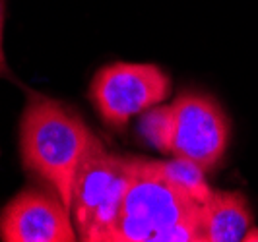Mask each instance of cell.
Returning <instances> with one entry per match:
<instances>
[{
  "mask_svg": "<svg viewBox=\"0 0 258 242\" xmlns=\"http://www.w3.org/2000/svg\"><path fill=\"white\" fill-rule=\"evenodd\" d=\"M109 242H204L200 205L186 192L136 165Z\"/></svg>",
  "mask_w": 258,
  "mask_h": 242,
  "instance_id": "7a4b0ae2",
  "label": "cell"
},
{
  "mask_svg": "<svg viewBox=\"0 0 258 242\" xmlns=\"http://www.w3.org/2000/svg\"><path fill=\"white\" fill-rule=\"evenodd\" d=\"M245 240L246 242H258V229H256V227H252V229L246 232Z\"/></svg>",
  "mask_w": 258,
  "mask_h": 242,
  "instance_id": "8fae6325",
  "label": "cell"
},
{
  "mask_svg": "<svg viewBox=\"0 0 258 242\" xmlns=\"http://www.w3.org/2000/svg\"><path fill=\"white\" fill-rule=\"evenodd\" d=\"M138 134L142 140L155 147L157 151L171 153V140H173V107H152L142 113Z\"/></svg>",
  "mask_w": 258,
  "mask_h": 242,
  "instance_id": "9c48e42d",
  "label": "cell"
},
{
  "mask_svg": "<svg viewBox=\"0 0 258 242\" xmlns=\"http://www.w3.org/2000/svg\"><path fill=\"white\" fill-rule=\"evenodd\" d=\"M2 35H4V0H0V76L12 77L10 70H8V64H6V56H4Z\"/></svg>",
  "mask_w": 258,
  "mask_h": 242,
  "instance_id": "30bf717a",
  "label": "cell"
},
{
  "mask_svg": "<svg viewBox=\"0 0 258 242\" xmlns=\"http://www.w3.org/2000/svg\"><path fill=\"white\" fill-rule=\"evenodd\" d=\"M171 77L155 64L115 62L101 68L90 86L91 103L107 126L124 128L132 116L163 103Z\"/></svg>",
  "mask_w": 258,
  "mask_h": 242,
  "instance_id": "277c9868",
  "label": "cell"
},
{
  "mask_svg": "<svg viewBox=\"0 0 258 242\" xmlns=\"http://www.w3.org/2000/svg\"><path fill=\"white\" fill-rule=\"evenodd\" d=\"M91 130L64 103L51 97L29 99L20 120V155L26 171L51 186L70 209L80 161Z\"/></svg>",
  "mask_w": 258,
  "mask_h": 242,
  "instance_id": "6da1fadb",
  "label": "cell"
},
{
  "mask_svg": "<svg viewBox=\"0 0 258 242\" xmlns=\"http://www.w3.org/2000/svg\"><path fill=\"white\" fill-rule=\"evenodd\" d=\"M254 217L246 198L237 190H214L204 205L202 240L204 242H239L245 240L252 229Z\"/></svg>",
  "mask_w": 258,
  "mask_h": 242,
  "instance_id": "52a82bcc",
  "label": "cell"
},
{
  "mask_svg": "<svg viewBox=\"0 0 258 242\" xmlns=\"http://www.w3.org/2000/svg\"><path fill=\"white\" fill-rule=\"evenodd\" d=\"M130 179L128 157L107 151L99 138L93 136L72 186L70 213L80 240L109 242Z\"/></svg>",
  "mask_w": 258,
  "mask_h": 242,
  "instance_id": "3957f363",
  "label": "cell"
},
{
  "mask_svg": "<svg viewBox=\"0 0 258 242\" xmlns=\"http://www.w3.org/2000/svg\"><path fill=\"white\" fill-rule=\"evenodd\" d=\"M171 155L212 171L229 143V120L221 107L204 93H182L173 101Z\"/></svg>",
  "mask_w": 258,
  "mask_h": 242,
  "instance_id": "5b68a950",
  "label": "cell"
},
{
  "mask_svg": "<svg viewBox=\"0 0 258 242\" xmlns=\"http://www.w3.org/2000/svg\"><path fill=\"white\" fill-rule=\"evenodd\" d=\"M134 161L140 169L152 173L159 179L167 180L173 186L186 192L200 205H206L208 200L214 194L206 177H204L206 171L200 165H196L194 161L184 159V157L173 155V159H167V161H152V159H136L134 157Z\"/></svg>",
  "mask_w": 258,
  "mask_h": 242,
  "instance_id": "ba28073f",
  "label": "cell"
},
{
  "mask_svg": "<svg viewBox=\"0 0 258 242\" xmlns=\"http://www.w3.org/2000/svg\"><path fill=\"white\" fill-rule=\"evenodd\" d=\"M2 242H76L72 213L54 192L26 188L0 213Z\"/></svg>",
  "mask_w": 258,
  "mask_h": 242,
  "instance_id": "8992f818",
  "label": "cell"
}]
</instances>
